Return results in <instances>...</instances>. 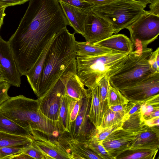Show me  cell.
I'll return each mask as SVG.
<instances>
[{
  "mask_svg": "<svg viewBox=\"0 0 159 159\" xmlns=\"http://www.w3.org/2000/svg\"><path fill=\"white\" fill-rule=\"evenodd\" d=\"M75 33H70L66 27L54 37L45 60L38 98L45 94L76 59Z\"/></svg>",
  "mask_w": 159,
  "mask_h": 159,
  "instance_id": "obj_1",
  "label": "cell"
},
{
  "mask_svg": "<svg viewBox=\"0 0 159 159\" xmlns=\"http://www.w3.org/2000/svg\"><path fill=\"white\" fill-rule=\"evenodd\" d=\"M0 112L30 133L36 130L53 137L59 134L57 122L40 111L37 99L23 95L10 97L0 106Z\"/></svg>",
  "mask_w": 159,
  "mask_h": 159,
  "instance_id": "obj_2",
  "label": "cell"
},
{
  "mask_svg": "<svg viewBox=\"0 0 159 159\" xmlns=\"http://www.w3.org/2000/svg\"><path fill=\"white\" fill-rule=\"evenodd\" d=\"M129 54L114 51L98 56H77V75L84 86L93 89L103 78H108L119 70Z\"/></svg>",
  "mask_w": 159,
  "mask_h": 159,
  "instance_id": "obj_3",
  "label": "cell"
},
{
  "mask_svg": "<svg viewBox=\"0 0 159 159\" xmlns=\"http://www.w3.org/2000/svg\"><path fill=\"white\" fill-rule=\"evenodd\" d=\"M134 47L123 66L108 78L111 85L119 90L132 86L153 73L148 62L152 48L139 45Z\"/></svg>",
  "mask_w": 159,
  "mask_h": 159,
  "instance_id": "obj_4",
  "label": "cell"
},
{
  "mask_svg": "<svg viewBox=\"0 0 159 159\" xmlns=\"http://www.w3.org/2000/svg\"><path fill=\"white\" fill-rule=\"evenodd\" d=\"M145 8L132 0H116L110 3L93 6L91 11L108 21L115 34L126 28L145 13Z\"/></svg>",
  "mask_w": 159,
  "mask_h": 159,
  "instance_id": "obj_5",
  "label": "cell"
},
{
  "mask_svg": "<svg viewBox=\"0 0 159 159\" xmlns=\"http://www.w3.org/2000/svg\"><path fill=\"white\" fill-rule=\"evenodd\" d=\"M126 29L134 47L139 45L147 47L159 35V16L146 11Z\"/></svg>",
  "mask_w": 159,
  "mask_h": 159,
  "instance_id": "obj_6",
  "label": "cell"
},
{
  "mask_svg": "<svg viewBox=\"0 0 159 159\" xmlns=\"http://www.w3.org/2000/svg\"><path fill=\"white\" fill-rule=\"evenodd\" d=\"M63 73L43 96L37 99L41 113L56 122L59 116L62 97L66 94Z\"/></svg>",
  "mask_w": 159,
  "mask_h": 159,
  "instance_id": "obj_7",
  "label": "cell"
},
{
  "mask_svg": "<svg viewBox=\"0 0 159 159\" xmlns=\"http://www.w3.org/2000/svg\"><path fill=\"white\" fill-rule=\"evenodd\" d=\"M129 101L139 102L159 94V73H155L131 87L119 90Z\"/></svg>",
  "mask_w": 159,
  "mask_h": 159,
  "instance_id": "obj_8",
  "label": "cell"
},
{
  "mask_svg": "<svg viewBox=\"0 0 159 159\" xmlns=\"http://www.w3.org/2000/svg\"><path fill=\"white\" fill-rule=\"evenodd\" d=\"M114 34L111 24L103 18L90 11L84 23V33L82 36L86 42L94 44Z\"/></svg>",
  "mask_w": 159,
  "mask_h": 159,
  "instance_id": "obj_9",
  "label": "cell"
},
{
  "mask_svg": "<svg viewBox=\"0 0 159 159\" xmlns=\"http://www.w3.org/2000/svg\"><path fill=\"white\" fill-rule=\"evenodd\" d=\"M91 100V90L82 99L78 115L71 124L70 133L74 138L87 141L90 139L96 128L90 122L89 113Z\"/></svg>",
  "mask_w": 159,
  "mask_h": 159,
  "instance_id": "obj_10",
  "label": "cell"
},
{
  "mask_svg": "<svg viewBox=\"0 0 159 159\" xmlns=\"http://www.w3.org/2000/svg\"><path fill=\"white\" fill-rule=\"evenodd\" d=\"M32 144L45 156L46 159H71L70 154L54 137L40 132H31Z\"/></svg>",
  "mask_w": 159,
  "mask_h": 159,
  "instance_id": "obj_11",
  "label": "cell"
},
{
  "mask_svg": "<svg viewBox=\"0 0 159 159\" xmlns=\"http://www.w3.org/2000/svg\"><path fill=\"white\" fill-rule=\"evenodd\" d=\"M139 133L119 129L112 132L101 143L107 152L115 159L119 154L130 149Z\"/></svg>",
  "mask_w": 159,
  "mask_h": 159,
  "instance_id": "obj_12",
  "label": "cell"
},
{
  "mask_svg": "<svg viewBox=\"0 0 159 159\" xmlns=\"http://www.w3.org/2000/svg\"><path fill=\"white\" fill-rule=\"evenodd\" d=\"M0 70L6 81L11 85L20 87V75L18 70L10 47L7 42L0 35Z\"/></svg>",
  "mask_w": 159,
  "mask_h": 159,
  "instance_id": "obj_13",
  "label": "cell"
},
{
  "mask_svg": "<svg viewBox=\"0 0 159 159\" xmlns=\"http://www.w3.org/2000/svg\"><path fill=\"white\" fill-rule=\"evenodd\" d=\"M57 139L70 154L71 159H102L87 146V141L76 139L70 133L66 132L60 134Z\"/></svg>",
  "mask_w": 159,
  "mask_h": 159,
  "instance_id": "obj_14",
  "label": "cell"
},
{
  "mask_svg": "<svg viewBox=\"0 0 159 159\" xmlns=\"http://www.w3.org/2000/svg\"><path fill=\"white\" fill-rule=\"evenodd\" d=\"M59 3L69 25L74 29L75 33L82 35L85 19L91 10L78 7L62 2Z\"/></svg>",
  "mask_w": 159,
  "mask_h": 159,
  "instance_id": "obj_15",
  "label": "cell"
},
{
  "mask_svg": "<svg viewBox=\"0 0 159 159\" xmlns=\"http://www.w3.org/2000/svg\"><path fill=\"white\" fill-rule=\"evenodd\" d=\"M159 147V126L149 127L146 125L134 140L130 149L143 148L157 150Z\"/></svg>",
  "mask_w": 159,
  "mask_h": 159,
  "instance_id": "obj_16",
  "label": "cell"
},
{
  "mask_svg": "<svg viewBox=\"0 0 159 159\" xmlns=\"http://www.w3.org/2000/svg\"><path fill=\"white\" fill-rule=\"evenodd\" d=\"M54 37L48 42L34 66L25 75L38 98L39 96L40 84L45 60Z\"/></svg>",
  "mask_w": 159,
  "mask_h": 159,
  "instance_id": "obj_17",
  "label": "cell"
},
{
  "mask_svg": "<svg viewBox=\"0 0 159 159\" xmlns=\"http://www.w3.org/2000/svg\"><path fill=\"white\" fill-rule=\"evenodd\" d=\"M94 44L127 53H129L132 52L134 48L130 39L122 34H113Z\"/></svg>",
  "mask_w": 159,
  "mask_h": 159,
  "instance_id": "obj_18",
  "label": "cell"
},
{
  "mask_svg": "<svg viewBox=\"0 0 159 159\" xmlns=\"http://www.w3.org/2000/svg\"><path fill=\"white\" fill-rule=\"evenodd\" d=\"M70 97L66 94L61 98L60 112L57 126L60 134L70 133L71 122L70 121L69 103Z\"/></svg>",
  "mask_w": 159,
  "mask_h": 159,
  "instance_id": "obj_19",
  "label": "cell"
},
{
  "mask_svg": "<svg viewBox=\"0 0 159 159\" xmlns=\"http://www.w3.org/2000/svg\"><path fill=\"white\" fill-rule=\"evenodd\" d=\"M91 90V100L89 118L95 127L98 129L100 125L102 118L98 86Z\"/></svg>",
  "mask_w": 159,
  "mask_h": 159,
  "instance_id": "obj_20",
  "label": "cell"
},
{
  "mask_svg": "<svg viewBox=\"0 0 159 159\" xmlns=\"http://www.w3.org/2000/svg\"><path fill=\"white\" fill-rule=\"evenodd\" d=\"M140 111L144 121L159 117V94L143 101Z\"/></svg>",
  "mask_w": 159,
  "mask_h": 159,
  "instance_id": "obj_21",
  "label": "cell"
},
{
  "mask_svg": "<svg viewBox=\"0 0 159 159\" xmlns=\"http://www.w3.org/2000/svg\"><path fill=\"white\" fill-rule=\"evenodd\" d=\"M76 46L77 56H98L115 51L86 41H76Z\"/></svg>",
  "mask_w": 159,
  "mask_h": 159,
  "instance_id": "obj_22",
  "label": "cell"
},
{
  "mask_svg": "<svg viewBox=\"0 0 159 159\" xmlns=\"http://www.w3.org/2000/svg\"><path fill=\"white\" fill-rule=\"evenodd\" d=\"M0 131L9 134L32 137L31 133L0 112Z\"/></svg>",
  "mask_w": 159,
  "mask_h": 159,
  "instance_id": "obj_23",
  "label": "cell"
},
{
  "mask_svg": "<svg viewBox=\"0 0 159 159\" xmlns=\"http://www.w3.org/2000/svg\"><path fill=\"white\" fill-rule=\"evenodd\" d=\"M32 137L11 134L0 131V148L8 147H26L31 143Z\"/></svg>",
  "mask_w": 159,
  "mask_h": 159,
  "instance_id": "obj_24",
  "label": "cell"
},
{
  "mask_svg": "<svg viewBox=\"0 0 159 159\" xmlns=\"http://www.w3.org/2000/svg\"><path fill=\"white\" fill-rule=\"evenodd\" d=\"M158 151L143 148L129 149L119 154L115 159H154Z\"/></svg>",
  "mask_w": 159,
  "mask_h": 159,
  "instance_id": "obj_25",
  "label": "cell"
},
{
  "mask_svg": "<svg viewBox=\"0 0 159 159\" xmlns=\"http://www.w3.org/2000/svg\"><path fill=\"white\" fill-rule=\"evenodd\" d=\"M145 125L139 110L131 115L123 122L122 128L131 132L139 133L143 129Z\"/></svg>",
  "mask_w": 159,
  "mask_h": 159,
  "instance_id": "obj_26",
  "label": "cell"
},
{
  "mask_svg": "<svg viewBox=\"0 0 159 159\" xmlns=\"http://www.w3.org/2000/svg\"><path fill=\"white\" fill-rule=\"evenodd\" d=\"M125 116L124 112H115L108 108L103 114L100 125L96 129L110 127L123 122Z\"/></svg>",
  "mask_w": 159,
  "mask_h": 159,
  "instance_id": "obj_27",
  "label": "cell"
},
{
  "mask_svg": "<svg viewBox=\"0 0 159 159\" xmlns=\"http://www.w3.org/2000/svg\"><path fill=\"white\" fill-rule=\"evenodd\" d=\"M109 84L108 78L105 77L98 85L102 117L105 111L109 108L107 99Z\"/></svg>",
  "mask_w": 159,
  "mask_h": 159,
  "instance_id": "obj_28",
  "label": "cell"
},
{
  "mask_svg": "<svg viewBox=\"0 0 159 159\" xmlns=\"http://www.w3.org/2000/svg\"><path fill=\"white\" fill-rule=\"evenodd\" d=\"M107 99L109 107L125 104L129 102L118 89L111 85L109 82Z\"/></svg>",
  "mask_w": 159,
  "mask_h": 159,
  "instance_id": "obj_29",
  "label": "cell"
},
{
  "mask_svg": "<svg viewBox=\"0 0 159 159\" xmlns=\"http://www.w3.org/2000/svg\"><path fill=\"white\" fill-rule=\"evenodd\" d=\"M123 122L110 127L101 129L96 128L90 139L101 143L113 131L122 128Z\"/></svg>",
  "mask_w": 159,
  "mask_h": 159,
  "instance_id": "obj_30",
  "label": "cell"
},
{
  "mask_svg": "<svg viewBox=\"0 0 159 159\" xmlns=\"http://www.w3.org/2000/svg\"><path fill=\"white\" fill-rule=\"evenodd\" d=\"M87 146L102 159H113L106 150L101 143L89 139L86 142Z\"/></svg>",
  "mask_w": 159,
  "mask_h": 159,
  "instance_id": "obj_31",
  "label": "cell"
},
{
  "mask_svg": "<svg viewBox=\"0 0 159 159\" xmlns=\"http://www.w3.org/2000/svg\"><path fill=\"white\" fill-rule=\"evenodd\" d=\"M25 147H8L0 148V159H9L11 156L23 152Z\"/></svg>",
  "mask_w": 159,
  "mask_h": 159,
  "instance_id": "obj_32",
  "label": "cell"
},
{
  "mask_svg": "<svg viewBox=\"0 0 159 159\" xmlns=\"http://www.w3.org/2000/svg\"><path fill=\"white\" fill-rule=\"evenodd\" d=\"M82 99L76 100L70 98L69 107L71 123L75 120L78 115L82 104Z\"/></svg>",
  "mask_w": 159,
  "mask_h": 159,
  "instance_id": "obj_33",
  "label": "cell"
},
{
  "mask_svg": "<svg viewBox=\"0 0 159 159\" xmlns=\"http://www.w3.org/2000/svg\"><path fill=\"white\" fill-rule=\"evenodd\" d=\"M148 62L153 73H159V48L152 52L148 58Z\"/></svg>",
  "mask_w": 159,
  "mask_h": 159,
  "instance_id": "obj_34",
  "label": "cell"
},
{
  "mask_svg": "<svg viewBox=\"0 0 159 159\" xmlns=\"http://www.w3.org/2000/svg\"><path fill=\"white\" fill-rule=\"evenodd\" d=\"M23 152L33 159H46L43 154L32 143L25 148Z\"/></svg>",
  "mask_w": 159,
  "mask_h": 159,
  "instance_id": "obj_35",
  "label": "cell"
},
{
  "mask_svg": "<svg viewBox=\"0 0 159 159\" xmlns=\"http://www.w3.org/2000/svg\"><path fill=\"white\" fill-rule=\"evenodd\" d=\"M68 4L83 9L91 10L93 5L84 0H57Z\"/></svg>",
  "mask_w": 159,
  "mask_h": 159,
  "instance_id": "obj_36",
  "label": "cell"
},
{
  "mask_svg": "<svg viewBox=\"0 0 159 159\" xmlns=\"http://www.w3.org/2000/svg\"><path fill=\"white\" fill-rule=\"evenodd\" d=\"M10 85L7 81H0V106L10 97L8 92Z\"/></svg>",
  "mask_w": 159,
  "mask_h": 159,
  "instance_id": "obj_37",
  "label": "cell"
},
{
  "mask_svg": "<svg viewBox=\"0 0 159 159\" xmlns=\"http://www.w3.org/2000/svg\"><path fill=\"white\" fill-rule=\"evenodd\" d=\"M30 0H0V4L7 7L23 4Z\"/></svg>",
  "mask_w": 159,
  "mask_h": 159,
  "instance_id": "obj_38",
  "label": "cell"
},
{
  "mask_svg": "<svg viewBox=\"0 0 159 159\" xmlns=\"http://www.w3.org/2000/svg\"><path fill=\"white\" fill-rule=\"evenodd\" d=\"M149 7L150 12L159 16V0H151Z\"/></svg>",
  "mask_w": 159,
  "mask_h": 159,
  "instance_id": "obj_39",
  "label": "cell"
},
{
  "mask_svg": "<svg viewBox=\"0 0 159 159\" xmlns=\"http://www.w3.org/2000/svg\"><path fill=\"white\" fill-rule=\"evenodd\" d=\"M92 4L93 6H98L111 2L116 0H84Z\"/></svg>",
  "mask_w": 159,
  "mask_h": 159,
  "instance_id": "obj_40",
  "label": "cell"
},
{
  "mask_svg": "<svg viewBox=\"0 0 159 159\" xmlns=\"http://www.w3.org/2000/svg\"><path fill=\"white\" fill-rule=\"evenodd\" d=\"M146 125L149 127L158 126L159 125V117L153 118L144 121Z\"/></svg>",
  "mask_w": 159,
  "mask_h": 159,
  "instance_id": "obj_41",
  "label": "cell"
},
{
  "mask_svg": "<svg viewBox=\"0 0 159 159\" xmlns=\"http://www.w3.org/2000/svg\"><path fill=\"white\" fill-rule=\"evenodd\" d=\"M126 104L111 106L109 107V108L115 112H124L125 113Z\"/></svg>",
  "mask_w": 159,
  "mask_h": 159,
  "instance_id": "obj_42",
  "label": "cell"
},
{
  "mask_svg": "<svg viewBox=\"0 0 159 159\" xmlns=\"http://www.w3.org/2000/svg\"><path fill=\"white\" fill-rule=\"evenodd\" d=\"M33 159L31 157L25 154L23 152L17 154L10 157L9 159Z\"/></svg>",
  "mask_w": 159,
  "mask_h": 159,
  "instance_id": "obj_43",
  "label": "cell"
},
{
  "mask_svg": "<svg viewBox=\"0 0 159 159\" xmlns=\"http://www.w3.org/2000/svg\"><path fill=\"white\" fill-rule=\"evenodd\" d=\"M5 9L6 8H5L0 10V29L3 24L4 18L6 16V14L5 12Z\"/></svg>",
  "mask_w": 159,
  "mask_h": 159,
  "instance_id": "obj_44",
  "label": "cell"
},
{
  "mask_svg": "<svg viewBox=\"0 0 159 159\" xmlns=\"http://www.w3.org/2000/svg\"><path fill=\"white\" fill-rule=\"evenodd\" d=\"M138 2L146 7L148 4L150 3L151 0H132Z\"/></svg>",
  "mask_w": 159,
  "mask_h": 159,
  "instance_id": "obj_45",
  "label": "cell"
},
{
  "mask_svg": "<svg viewBox=\"0 0 159 159\" xmlns=\"http://www.w3.org/2000/svg\"><path fill=\"white\" fill-rule=\"evenodd\" d=\"M6 81V80L3 73L0 70V81Z\"/></svg>",
  "mask_w": 159,
  "mask_h": 159,
  "instance_id": "obj_46",
  "label": "cell"
},
{
  "mask_svg": "<svg viewBox=\"0 0 159 159\" xmlns=\"http://www.w3.org/2000/svg\"><path fill=\"white\" fill-rule=\"evenodd\" d=\"M6 7L4 6L3 5L0 4V10L3 9L5 8H6Z\"/></svg>",
  "mask_w": 159,
  "mask_h": 159,
  "instance_id": "obj_47",
  "label": "cell"
}]
</instances>
